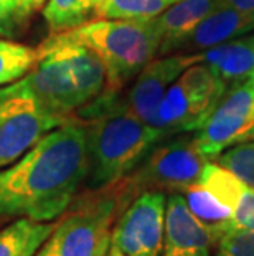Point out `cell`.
Listing matches in <instances>:
<instances>
[{
    "instance_id": "cell-1",
    "label": "cell",
    "mask_w": 254,
    "mask_h": 256,
    "mask_svg": "<svg viewBox=\"0 0 254 256\" xmlns=\"http://www.w3.org/2000/svg\"><path fill=\"white\" fill-rule=\"evenodd\" d=\"M86 174L84 124L74 116L0 168V220H56L84 185Z\"/></svg>"
},
{
    "instance_id": "cell-2",
    "label": "cell",
    "mask_w": 254,
    "mask_h": 256,
    "mask_svg": "<svg viewBox=\"0 0 254 256\" xmlns=\"http://www.w3.org/2000/svg\"><path fill=\"white\" fill-rule=\"evenodd\" d=\"M74 116L84 124L88 152L84 185L88 190L121 182L160 140L169 138L164 130L139 119L121 92L104 91L81 106Z\"/></svg>"
},
{
    "instance_id": "cell-3",
    "label": "cell",
    "mask_w": 254,
    "mask_h": 256,
    "mask_svg": "<svg viewBox=\"0 0 254 256\" xmlns=\"http://www.w3.org/2000/svg\"><path fill=\"white\" fill-rule=\"evenodd\" d=\"M132 200L124 178L109 187L86 190L55 220L50 236L33 256H106L114 223Z\"/></svg>"
},
{
    "instance_id": "cell-4",
    "label": "cell",
    "mask_w": 254,
    "mask_h": 256,
    "mask_svg": "<svg viewBox=\"0 0 254 256\" xmlns=\"http://www.w3.org/2000/svg\"><path fill=\"white\" fill-rule=\"evenodd\" d=\"M53 36L86 45L102 60L107 92H121L150 60L159 55L162 43L154 20L93 18Z\"/></svg>"
},
{
    "instance_id": "cell-5",
    "label": "cell",
    "mask_w": 254,
    "mask_h": 256,
    "mask_svg": "<svg viewBox=\"0 0 254 256\" xmlns=\"http://www.w3.org/2000/svg\"><path fill=\"white\" fill-rule=\"evenodd\" d=\"M208 159L198 149L195 134L182 132L160 140L136 170L124 178L132 197L145 190L183 192L200 182Z\"/></svg>"
},
{
    "instance_id": "cell-6",
    "label": "cell",
    "mask_w": 254,
    "mask_h": 256,
    "mask_svg": "<svg viewBox=\"0 0 254 256\" xmlns=\"http://www.w3.org/2000/svg\"><path fill=\"white\" fill-rule=\"evenodd\" d=\"M228 92L208 66H188L167 90L157 110L155 128L169 136L195 132Z\"/></svg>"
},
{
    "instance_id": "cell-7",
    "label": "cell",
    "mask_w": 254,
    "mask_h": 256,
    "mask_svg": "<svg viewBox=\"0 0 254 256\" xmlns=\"http://www.w3.org/2000/svg\"><path fill=\"white\" fill-rule=\"evenodd\" d=\"M64 122L66 119L43 106L21 80L0 88V168L20 159Z\"/></svg>"
},
{
    "instance_id": "cell-8",
    "label": "cell",
    "mask_w": 254,
    "mask_h": 256,
    "mask_svg": "<svg viewBox=\"0 0 254 256\" xmlns=\"http://www.w3.org/2000/svg\"><path fill=\"white\" fill-rule=\"evenodd\" d=\"M198 149L208 160L254 138V84L246 81L230 90L195 132Z\"/></svg>"
},
{
    "instance_id": "cell-9",
    "label": "cell",
    "mask_w": 254,
    "mask_h": 256,
    "mask_svg": "<svg viewBox=\"0 0 254 256\" xmlns=\"http://www.w3.org/2000/svg\"><path fill=\"white\" fill-rule=\"evenodd\" d=\"M165 205L167 195L162 190L139 194L116 220L111 243L126 256H160Z\"/></svg>"
},
{
    "instance_id": "cell-10",
    "label": "cell",
    "mask_w": 254,
    "mask_h": 256,
    "mask_svg": "<svg viewBox=\"0 0 254 256\" xmlns=\"http://www.w3.org/2000/svg\"><path fill=\"white\" fill-rule=\"evenodd\" d=\"M195 63H200V53H172L150 60L132 80V86L124 96L129 110L144 122L155 128L157 110L167 90Z\"/></svg>"
},
{
    "instance_id": "cell-11",
    "label": "cell",
    "mask_w": 254,
    "mask_h": 256,
    "mask_svg": "<svg viewBox=\"0 0 254 256\" xmlns=\"http://www.w3.org/2000/svg\"><path fill=\"white\" fill-rule=\"evenodd\" d=\"M40 60L21 81L35 98L51 112L63 119H71L83 106L74 88L68 63L55 46H38Z\"/></svg>"
},
{
    "instance_id": "cell-12",
    "label": "cell",
    "mask_w": 254,
    "mask_h": 256,
    "mask_svg": "<svg viewBox=\"0 0 254 256\" xmlns=\"http://www.w3.org/2000/svg\"><path fill=\"white\" fill-rule=\"evenodd\" d=\"M218 240L188 208L180 192L167 195L160 256H212Z\"/></svg>"
},
{
    "instance_id": "cell-13",
    "label": "cell",
    "mask_w": 254,
    "mask_h": 256,
    "mask_svg": "<svg viewBox=\"0 0 254 256\" xmlns=\"http://www.w3.org/2000/svg\"><path fill=\"white\" fill-rule=\"evenodd\" d=\"M254 30V15L236 10L230 5H220L218 8L203 18L200 24L178 38L172 45L164 48L159 56L172 55V53H200L207 48L220 45V43L236 40Z\"/></svg>"
},
{
    "instance_id": "cell-14",
    "label": "cell",
    "mask_w": 254,
    "mask_h": 256,
    "mask_svg": "<svg viewBox=\"0 0 254 256\" xmlns=\"http://www.w3.org/2000/svg\"><path fill=\"white\" fill-rule=\"evenodd\" d=\"M41 46H55L61 52L83 106L106 91L107 78L104 63L91 48L81 43L58 40L53 35L46 42H43Z\"/></svg>"
},
{
    "instance_id": "cell-15",
    "label": "cell",
    "mask_w": 254,
    "mask_h": 256,
    "mask_svg": "<svg viewBox=\"0 0 254 256\" xmlns=\"http://www.w3.org/2000/svg\"><path fill=\"white\" fill-rule=\"evenodd\" d=\"M200 63L208 66L226 88L246 83L254 70V38L245 35L200 52Z\"/></svg>"
},
{
    "instance_id": "cell-16",
    "label": "cell",
    "mask_w": 254,
    "mask_h": 256,
    "mask_svg": "<svg viewBox=\"0 0 254 256\" xmlns=\"http://www.w3.org/2000/svg\"><path fill=\"white\" fill-rule=\"evenodd\" d=\"M220 5H223V0H178L174 5H170L165 12H162L159 17L152 18L157 30L162 35L159 53L177 42L178 38L192 32L200 22L215 12Z\"/></svg>"
},
{
    "instance_id": "cell-17",
    "label": "cell",
    "mask_w": 254,
    "mask_h": 256,
    "mask_svg": "<svg viewBox=\"0 0 254 256\" xmlns=\"http://www.w3.org/2000/svg\"><path fill=\"white\" fill-rule=\"evenodd\" d=\"M55 226L53 222H35L30 218H15L0 230V256H33L50 236Z\"/></svg>"
},
{
    "instance_id": "cell-18",
    "label": "cell",
    "mask_w": 254,
    "mask_h": 256,
    "mask_svg": "<svg viewBox=\"0 0 254 256\" xmlns=\"http://www.w3.org/2000/svg\"><path fill=\"white\" fill-rule=\"evenodd\" d=\"M188 208L197 218L213 233L215 238H220L231 232V212L220 200H216L207 188L200 184L192 185L182 192Z\"/></svg>"
},
{
    "instance_id": "cell-19",
    "label": "cell",
    "mask_w": 254,
    "mask_h": 256,
    "mask_svg": "<svg viewBox=\"0 0 254 256\" xmlns=\"http://www.w3.org/2000/svg\"><path fill=\"white\" fill-rule=\"evenodd\" d=\"M102 0H48L43 7V18L53 35L73 30L94 18Z\"/></svg>"
},
{
    "instance_id": "cell-20",
    "label": "cell",
    "mask_w": 254,
    "mask_h": 256,
    "mask_svg": "<svg viewBox=\"0 0 254 256\" xmlns=\"http://www.w3.org/2000/svg\"><path fill=\"white\" fill-rule=\"evenodd\" d=\"M40 60L38 46L0 38V88L17 83L28 74Z\"/></svg>"
},
{
    "instance_id": "cell-21",
    "label": "cell",
    "mask_w": 254,
    "mask_h": 256,
    "mask_svg": "<svg viewBox=\"0 0 254 256\" xmlns=\"http://www.w3.org/2000/svg\"><path fill=\"white\" fill-rule=\"evenodd\" d=\"M178 0H102L94 18L152 20Z\"/></svg>"
},
{
    "instance_id": "cell-22",
    "label": "cell",
    "mask_w": 254,
    "mask_h": 256,
    "mask_svg": "<svg viewBox=\"0 0 254 256\" xmlns=\"http://www.w3.org/2000/svg\"><path fill=\"white\" fill-rule=\"evenodd\" d=\"M216 162L233 172L245 184L254 187V138L221 152Z\"/></svg>"
},
{
    "instance_id": "cell-23",
    "label": "cell",
    "mask_w": 254,
    "mask_h": 256,
    "mask_svg": "<svg viewBox=\"0 0 254 256\" xmlns=\"http://www.w3.org/2000/svg\"><path fill=\"white\" fill-rule=\"evenodd\" d=\"M33 15L25 0H0V38L18 36Z\"/></svg>"
},
{
    "instance_id": "cell-24",
    "label": "cell",
    "mask_w": 254,
    "mask_h": 256,
    "mask_svg": "<svg viewBox=\"0 0 254 256\" xmlns=\"http://www.w3.org/2000/svg\"><path fill=\"white\" fill-rule=\"evenodd\" d=\"M231 230L254 232V187L248 184L231 205Z\"/></svg>"
},
{
    "instance_id": "cell-25",
    "label": "cell",
    "mask_w": 254,
    "mask_h": 256,
    "mask_svg": "<svg viewBox=\"0 0 254 256\" xmlns=\"http://www.w3.org/2000/svg\"><path fill=\"white\" fill-rule=\"evenodd\" d=\"M212 256H254V232H228L216 243Z\"/></svg>"
},
{
    "instance_id": "cell-26",
    "label": "cell",
    "mask_w": 254,
    "mask_h": 256,
    "mask_svg": "<svg viewBox=\"0 0 254 256\" xmlns=\"http://www.w3.org/2000/svg\"><path fill=\"white\" fill-rule=\"evenodd\" d=\"M223 4L230 5V7L236 10H241V12L254 15V0H223Z\"/></svg>"
},
{
    "instance_id": "cell-27",
    "label": "cell",
    "mask_w": 254,
    "mask_h": 256,
    "mask_svg": "<svg viewBox=\"0 0 254 256\" xmlns=\"http://www.w3.org/2000/svg\"><path fill=\"white\" fill-rule=\"evenodd\" d=\"M106 256H126L124 254L121 250H119L114 243H111V248H109V252H107V254Z\"/></svg>"
},
{
    "instance_id": "cell-28",
    "label": "cell",
    "mask_w": 254,
    "mask_h": 256,
    "mask_svg": "<svg viewBox=\"0 0 254 256\" xmlns=\"http://www.w3.org/2000/svg\"><path fill=\"white\" fill-rule=\"evenodd\" d=\"M253 38H254V35H253ZM248 81H250V83H253V84H254V70H253V74H251V78L248 80Z\"/></svg>"
}]
</instances>
